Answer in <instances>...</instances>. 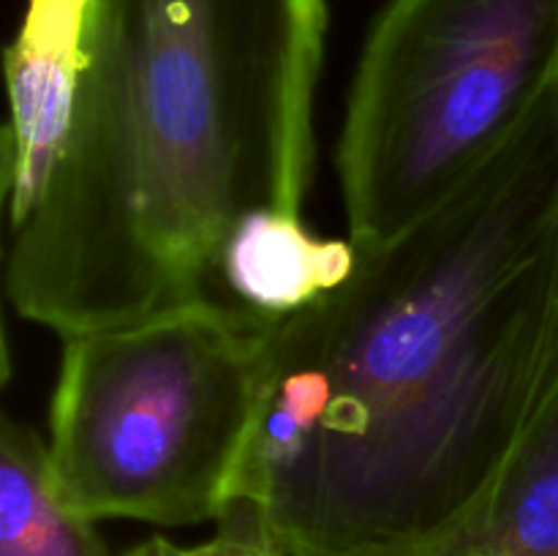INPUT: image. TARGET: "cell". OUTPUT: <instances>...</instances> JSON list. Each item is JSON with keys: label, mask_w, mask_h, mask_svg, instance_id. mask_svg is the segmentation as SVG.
Segmentation results:
<instances>
[{"label": "cell", "mask_w": 558, "mask_h": 556, "mask_svg": "<svg viewBox=\"0 0 558 556\" xmlns=\"http://www.w3.org/2000/svg\"><path fill=\"white\" fill-rule=\"evenodd\" d=\"M352 276L276 319L243 494L287 556H398L494 480L558 352V85Z\"/></svg>", "instance_id": "1"}, {"label": "cell", "mask_w": 558, "mask_h": 556, "mask_svg": "<svg viewBox=\"0 0 558 556\" xmlns=\"http://www.w3.org/2000/svg\"><path fill=\"white\" fill-rule=\"evenodd\" d=\"M327 0H87L69 123L5 294L60 338L221 298L254 213L303 216Z\"/></svg>", "instance_id": "2"}, {"label": "cell", "mask_w": 558, "mask_h": 556, "mask_svg": "<svg viewBox=\"0 0 558 556\" xmlns=\"http://www.w3.org/2000/svg\"><path fill=\"white\" fill-rule=\"evenodd\" d=\"M276 319L223 298L63 338L54 491L80 516L218 521L243 494Z\"/></svg>", "instance_id": "3"}, {"label": "cell", "mask_w": 558, "mask_h": 556, "mask_svg": "<svg viewBox=\"0 0 558 556\" xmlns=\"http://www.w3.org/2000/svg\"><path fill=\"white\" fill-rule=\"evenodd\" d=\"M556 85L558 0H387L336 150L354 245L441 205Z\"/></svg>", "instance_id": "4"}, {"label": "cell", "mask_w": 558, "mask_h": 556, "mask_svg": "<svg viewBox=\"0 0 558 556\" xmlns=\"http://www.w3.org/2000/svg\"><path fill=\"white\" fill-rule=\"evenodd\" d=\"M87 0H31L5 55L11 118L3 134V196L9 227L49 178L82 63Z\"/></svg>", "instance_id": "5"}, {"label": "cell", "mask_w": 558, "mask_h": 556, "mask_svg": "<svg viewBox=\"0 0 558 556\" xmlns=\"http://www.w3.org/2000/svg\"><path fill=\"white\" fill-rule=\"evenodd\" d=\"M398 556H558V352L483 496L450 529Z\"/></svg>", "instance_id": "6"}, {"label": "cell", "mask_w": 558, "mask_h": 556, "mask_svg": "<svg viewBox=\"0 0 558 556\" xmlns=\"http://www.w3.org/2000/svg\"><path fill=\"white\" fill-rule=\"evenodd\" d=\"M352 238H322L294 213L243 218L218 256L216 287L229 303L281 319L332 292L357 265Z\"/></svg>", "instance_id": "7"}, {"label": "cell", "mask_w": 558, "mask_h": 556, "mask_svg": "<svg viewBox=\"0 0 558 556\" xmlns=\"http://www.w3.org/2000/svg\"><path fill=\"white\" fill-rule=\"evenodd\" d=\"M90 518L58 496L47 442L5 418L0 431V556H109Z\"/></svg>", "instance_id": "8"}]
</instances>
